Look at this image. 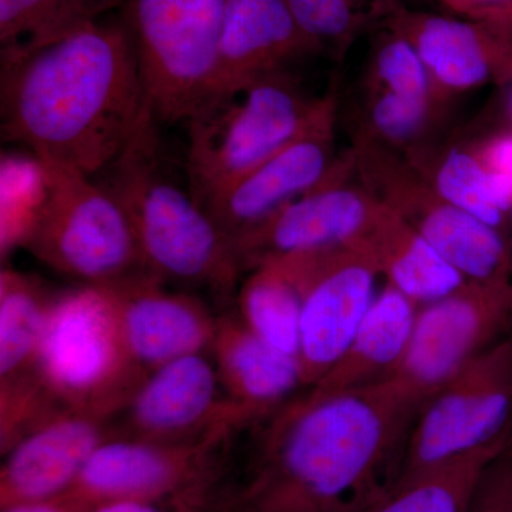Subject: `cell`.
Masks as SVG:
<instances>
[{
  "instance_id": "1",
  "label": "cell",
  "mask_w": 512,
  "mask_h": 512,
  "mask_svg": "<svg viewBox=\"0 0 512 512\" xmlns=\"http://www.w3.org/2000/svg\"><path fill=\"white\" fill-rule=\"evenodd\" d=\"M426 397L397 377L284 404L234 490V512H366L402 476Z\"/></svg>"
},
{
  "instance_id": "2",
  "label": "cell",
  "mask_w": 512,
  "mask_h": 512,
  "mask_svg": "<svg viewBox=\"0 0 512 512\" xmlns=\"http://www.w3.org/2000/svg\"><path fill=\"white\" fill-rule=\"evenodd\" d=\"M148 109L120 15L2 60V138L28 147L36 160L96 177L127 147Z\"/></svg>"
},
{
  "instance_id": "3",
  "label": "cell",
  "mask_w": 512,
  "mask_h": 512,
  "mask_svg": "<svg viewBox=\"0 0 512 512\" xmlns=\"http://www.w3.org/2000/svg\"><path fill=\"white\" fill-rule=\"evenodd\" d=\"M158 124L150 107L120 156L94 178L126 212L147 272L227 299L244 269L227 235L165 167Z\"/></svg>"
},
{
  "instance_id": "4",
  "label": "cell",
  "mask_w": 512,
  "mask_h": 512,
  "mask_svg": "<svg viewBox=\"0 0 512 512\" xmlns=\"http://www.w3.org/2000/svg\"><path fill=\"white\" fill-rule=\"evenodd\" d=\"M37 376L60 407L110 420L147 373L124 343L104 286L55 293L37 355Z\"/></svg>"
},
{
  "instance_id": "5",
  "label": "cell",
  "mask_w": 512,
  "mask_h": 512,
  "mask_svg": "<svg viewBox=\"0 0 512 512\" xmlns=\"http://www.w3.org/2000/svg\"><path fill=\"white\" fill-rule=\"evenodd\" d=\"M288 70L217 97L187 123V185L202 208L285 146L318 111Z\"/></svg>"
},
{
  "instance_id": "6",
  "label": "cell",
  "mask_w": 512,
  "mask_h": 512,
  "mask_svg": "<svg viewBox=\"0 0 512 512\" xmlns=\"http://www.w3.org/2000/svg\"><path fill=\"white\" fill-rule=\"evenodd\" d=\"M227 0H123L148 106L160 124H187L220 76Z\"/></svg>"
},
{
  "instance_id": "7",
  "label": "cell",
  "mask_w": 512,
  "mask_h": 512,
  "mask_svg": "<svg viewBox=\"0 0 512 512\" xmlns=\"http://www.w3.org/2000/svg\"><path fill=\"white\" fill-rule=\"evenodd\" d=\"M36 161L43 200L23 248L80 285H109L146 271L133 227L113 195L94 177Z\"/></svg>"
},
{
  "instance_id": "8",
  "label": "cell",
  "mask_w": 512,
  "mask_h": 512,
  "mask_svg": "<svg viewBox=\"0 0 512 512\" xmlns=\"http://www.w3.org/2000/svg\"><path fill=\"white\" fill-rule=\"evenodd\" d=\"M356 177L409 222L466 281H512L508 237L440 197L392 148L353 140Z\"/></svg>"
},
{
  "instance_id": "9",
  "label": "cell",
  "mask_w": 512,
  "mask_h": 512,
  "mask_svg": "<svg viewBox=\"0 0 512 512\" xmlns=\"http://www.w3.org/2000/svg\"><path fill=\"white\" fill-rule=\"evenodd\" d=\"M235 431L201 439L157 441L111 436L94 451L70 495L96 507L126 498L173 500L229 493L225 458Z\"/></svg>"
},
{
  "instance_id": "10",
  "label": "cell",
  "mask_w": 512,
  "mask_h": 512,
  "mask_svg": "<svg viewBox=\"0 0 512 512\" xmlns=\"http://www.w3.org/2000/svg\"><path fill=\"white\" fill-rule=\"evenodd\" d=\"M511 439L508 336L467 363L423 404L407 439L400 478Z\"/></svg>"
},
{
  "instance_id": "11",
  "label": "cell",
  "mask_w": 512,
  "mask_h": 512,
  "mask_svg": "<svg viewBox=\"0 0 512 512\" xmlns=\"http://www.w3.org/2000/svg\"><path fill=\"white\" fill-rule=\"evenodd\" d=\"M512 328V281H466L420 306L412 338L392 373L429 400L447 380Z\"/></svg>"
},
{
  "instance_id": "12",
  "label": "cell",
  "mask_w": 512,
  "mask_h": 512,
  "mask_svg": "<svg viewBox=\"0 0 512 512\" xmlns=\"http://www.w3.org/2000/svg\"><path fill=\"white\" fill-rule=\"evenodd\" d=\"M338 82L323 94L312 120L264 163L208 202L205 211L232 245L291 202L329 180L342 167L336 150Z\"/></svg>"
},
{
  "instance_id": "13",
  "label": "cell",
  "mask_w": 512,
  "mask_h": 512,
  "mask_svg": "<svg viewBox=\"0 0 512 512\" xmlns=\"http://www.w3.org/2000/svg\"><path fill=\"white\" fill-rule=\"evenodd\" d=\"M383 202L356 177L352 150L326 183L291 202L235 241L242 269L274 256L323 254L369 234Z\"/></svg>"
},
{
  "instance_id": "14",
  "label": "cell",
  "mask_w": 512,
  "mask_h": 512,
  "mask_svg": "<svg viewBox=\"0 0 512 512\" xmlns=\"http://www.w3.org/2000/svg\"><path fill=\"white\" fill-rule=\"evenodd\" d=\"M303 256L298 362L303 386L312 387L345 353L375 301L380 274L362 241Z\"/></svg>"
},
{
  "instance_id": "15",
  "label": "cell",
  "mask_w": 512,
  "mask_h": 512,
  "mask_svg": "<svg viewBox=\"0 0 512 512\" xmlns=\"http://www.w3.org/2000/svg\"><path fill=\"white\" fill-rule=\"evenodd\" d=\"M379 22L413 46L434 92L450 106L471 90L512 84V42L480 20L426 12L390 0Z\"/></svg>"
},
{
  "instance_id": "16",
  "label": "cell",
  "mask_w": 512,
  "mask_h": 512,
  "mask_svg": "<svg viewBox=\"0 0 512 512\" xmlns=\"http://www.w3.org/2000/svg\"><path fill=\"white\" fill-rule=\"evenodd\" d=\"M128 436L188 441L235 431L258 420L231 402L210 352L194 353L151 370L131 397Z\"/></svg>"
},
{
  "instance_id": "17",
  "label": "cell",
  "mask_w": 512,
  "mask_h": 512,
  "mask_svg": "<svg viewBox=\"0 0 512 512\" xmlns=\"http://www.w3.org/2000/svg\"><path fill=\"white\" fill-rule=\"evenodd\" d=\"M55 293L15 269L0 274V444L10 446L60 409L37 376V355Z\"/></svg>"
},
{
  "instance_id": "18",
  "label": "cell",
  "mask_w": 512,
  "mask_h": 512,
  "mask_svg": "<svg viewBox=\"0 0 512 512\" xmlns=\"http://www.w3.org/2000/svg\"><path fill=\"white\" fill-rule=\"evenodd\" d=\"M101 286L109 292L128 353L144 372L210 350L218 318L197 296L171 291L147 271Z\"/></svg>"
},
{
  "instance_id": "19",
  "label": "cell",
  "mask_w": 512,
  "mask_h": 512,
  "mask_svg": "<svg viewBox=\"0 0 512 512\" xmlns=\"http://www.w3.org/2000/svg\"><path fill=\"white\" fill-rule=\"evenodd\" d=\"M109 420L60 410L3 454L0 508L69 493L109 433Z\"/></svg>"
},
{
  "instance_id": "20",
  "label": "cell",
  "mask_w": 512,
  "mask_h": 512,
  "mask_svg": "<svg viewBox=\"0 0 512 512\" xmlns=\"http://www.w3.org/2000/svg\"><path fill=\"white\" fill-rule=\"evenodd\" d=\"M316 53L318 47L299 28L285 0H227L220 76L211 100L231 96Z\"/></svg>"
},
{
  "instance_id": "21",
  "label": "cell",
  "mask_w": 512,
  "mask_h": 512,
  "mask_svg": "<svg viewBox=\"0 0 512 512\" xmlns=\"http://www.w3.org/2000/svg\"><path fill=\"white\" fill-rule=\"evenodd\" d=\"M208 352L228 399L256 419L284 406L285 400L303 386L298 359L259 339L237 313L218 316Z\"/></svg>"
},
{
  "instance_id": "22",
  "label": "cell",
  "mask_w": 512,
  "mask_h": 512,
  "mask_svg": "<svg viewBox=\"0 0 512 512\" xmlns=\"http://www.w3.org/2000/svg\"><path fill=\"white\" fill-rule=\"evenodd\" d=\"M420 306L386 285L328 373L313 384L318 393L359 389L392 375L412 338Z\"/></svg>"
},
{
  "instance_id": "23",
  "label": "cell",
  "mask_w": 512,
  "mask_h": 512,
  "mask_svg": "<svg viewBox=\"0 0 512 512\" xmlns=\"http://www.w3.org/2000/svg\"><path fill=\"white\" fill-rule=\"evenodd\" d=\"M380 276L417 306L444 298L466 282L436 248L400 215L383 204L379 218L363 239Z\"/></svg>"
},
{
  "instance_id": "24",
  "label": "cell",
  "mask_w": 512,
  "mask_h": 512,
  "mask_svg": "<svg viewBox=\"0 0 512 512\" xmlns=\"http://www.w3.org/2000/svg\"><path fill=\"white\" fill-rule=\"evenodd\" d=\"M305 266L298 255L274 256L248 269L237 315L272 348L298 359Z\"/></svg>"
},
{
  "instance_id": "25",
  "label": "cell",
  "mask_w": 512,
  "mask_h": 512,
  "mask_svg": "<svg viewBox=\"0 0 512 512\" xmlns=\"http://www.w3.org/2000/svg\"><path fill=\"white\" fill-rule=\"evenodd\" d=\"M403 156L440 197L508 237L512 214L471 138L437 137Z\"/></svg>"
},
{
  "instance_id": "26",
  "label": "cell",
  "mask_w": 512,
  "mask_h": 512,
  "mask_svg": "<svg viewBox=\"0 0 512 512\" xmlns=\"http://www.w3.org/2000/svg\"><path fill=\"white\" fill-rule=\"evenodd\" d=\"M511 443L500 441L404 476L366 512H467L485 468Z\"/></svg>"
},
{
  "instance_id": "27",
  "label": "cell",
  "mask_w": 512,
  "mask_h": 512,
  "mask_svg": "<svg viewBox=\"0 0 512 512\" xmlns=\"http://www.w3.org/2000/svg\"><path fill=\"white\" fill-rule=\"evenodd\" d=\"M121 5L123 0H0V60L55 43Z\"/></svg>"
},
{
  "instance_id": "28",
  "label": "cell",
  "mask_w": 512,
  "mask_h": 512,
  "mask_svg": "<svg viewBox=\"0 0 512 512\" xmlns=\"http://www.w3.org/2000/svg\"><path fill=\"white\" fill-rule=\"evenodd\" d=\"M450 111L451 107L436 100L362 92L352 137L406 154L439 137Z\"/></svg>"
},
{
  "instance_id": "29",
  "label": "cell",
  "mask_w": 512,
  "mask_h": 512,
  "mask_svg": "<svg viewBox=\"0 0 512 512\" xmlns=\"http://www.w3.org/2000/svg\"><path fill=\"white\" fill-rule=\"evenodd\" d=\"M362 92H389L436 100L444 103L434 92L426 67L413 46L392 30H380L367 57L362 77Z\"/></svg>"
},
{
  "instance_id": "30",
  "label": "cell",
  "mask_w": 512,
  "mask_h": 512,
  "mask_svg": "<svg viewBox=\"0 0 512 512\" xmlns=\"http://www.w3.org/2000/svg\"><path fill=\"white\" fill-rule=\"evenodd\" d=\"M305 36L319 52L340 59L370 19L359 0H285Z\"/></svg>"
},
{
  "instance_id": "31",
  "label": "cell",
  "mask_w": 512,
  "mask_h": 512,
  "mask_svg": "<svg viewBox=\"0 0 512 512\" xmlns=\"http://www.w3.org/2000/svg\"><path fill=\"white\" fill-rule=\"evenodd\" d=\"M467 512H512V443L485 468Z\"/></svg>"
},
{
  "instance_id": "32",
  "label": "cell",
  "mask_w": 512,
  "mask_h": 512,
  "mask_svg": "<svg viewBox=\"0 0 512 512\" xmlns=\"http://www.w3.org/2000/svg\"><path fill=\"white\" fill-rule=\"evenodd\" d=\"M471 140L501 200L512 214V127Z\"/></svg>"
},
{
  "instance_id": "33",
  "label": "cell",
  "mask_w": 512,
  "mask_h": 512,
  "mask_svg": "<svg viewBox=\"0 0 512 512\" xmlns=\"http://www.w3.org/2000/svg\"><path fill=\"white\" fill-rule=\"evenodd\" d=\"M232 500L231 493L211 498H173V500H126L107 501L93 507L90 512H192L207 505Z\"/></svg>"
},
{
  "instance_id": "34",
  "label": "cell",
  "mask_w": 512,
  "mask_h": 512,
  "mask_svg": "<svg viewBox=\"0 0 512 512\" xmlns=\"http://www.w3.org/2000/svg\"><path fill=\"white\" fill-rule=\"evenodd\" d=\"M90 510H92V507L77 500L69 493L50 498V500L0 508V512H90Z\"/></svg>"
},
{
  "instance_id": "35",
  "label": "cell",
  "mask_w": 512,
  "mask_h": 512,
  "mask_svg": "<svg viewBox=\"0 0 512 512\" xmlns=\"http://www.w3.org/2000/svg\"><path fill=\"white\" fill-rule=\"evenodd\" d=\"M471 19L480 20L488 28L495 30L512 42V0H501Z\"/></svg>"
},
{
  "instance_id": "36",
  "label": "cell",
  "mask_w": 512,
  "mask_h": 512,
  "mask_svg": "<svg viewBox=\"0 0 512 512\" xmlns=\"http://www.w3.org/2000/svg\"><path fill=\"white\" fill-rule=\"evenodd\" d=\"M436 2L448 15L471 19L501 0H436Z\"/></svg>"
},
{
  "instance_id": "37",
  "label": "cell",
  "mask_w": 512,
  "mask_h": 512,
  "mask_svg": "<svg viewBox=\"0 0 512 512\" xmlns=\"http://www.w3.org/2000/svg\"><path fill=\"white\" fill-rule=\"evenodd\" d=\"M192 512H232V504L231 501H222V503L207 505Z\"/></svg>"
},
{
  "instance_id": "38",
  "label": "cell",
  "mask_w": 512,
  "mask_h": 512,
  "mask_svg": "<svg viewBox=\"0 0 512 512\" xmlns=\"http://www.w3.org/2000/svg\"><path fill=\"white\" fill-rule=\"evenodd\" d=\"M508 245H510L511 271H512V217H511V224H510V232H508Z\"/></svg>"
},
{
  "instance_id": "39",
  "label": "cell",
  "mask_w": 512,
  "mask_h": 512,
  "mask_svg": "<svg viewBox=\"0 0 512 512\" xmlns=\"http://www.w3.org/2000/svg\"><path fill=\"white\" fill-rule=\"evenodd\" d=\"M510 87H511V93H510V99H508V113H510L511 123H512V84Z\"/></svg>"
}]
</instances>
